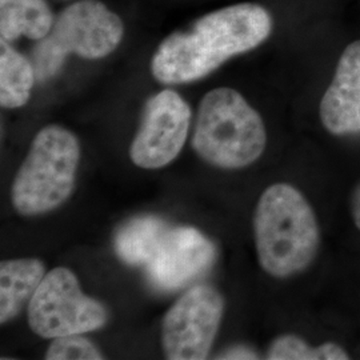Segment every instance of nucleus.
Masks as SVG:
<instances>
[{"label":"nucleus","instance_id":"nucleus-1","mask_svg":"<svg viewBox=\"0 0 360 360\" xmlns=\"http://www.w3.org/2000/svg\"><path fill=\"white\" fill-rule=\"evenodd\" d=\"M272 32L270 13L255 3L229 6L172 32L156 49L151 71L162 84H184L210 75L236 55L260 46Z\"/></svg>","mask_w":360,"mask_h":360},{"label":"nucleus","instance_id":"nucleus-2","mask_svg":"<svg viewBox=\"0 0 360 360\" xmlns=\"http://www.w3.org/2000/svg\"><path fill=\"white\" fill-rule=\"evenodd\" d=\"M259 264L274 278L306 270L318 254L319 226L312 207L295 187L278 183L262 193L254 215Z\"/></svg>","mask_w":360,"mask_h":360},{"label":"nucleus","instance_id":"nucleus-3","mask_svg":"<svg viewBox=\"0 0 360 360\" xmlns=\"http://www.w3.org/2000/svg\"><path fill=\"white\" fill-rule=\"evenodd\" d=\"M267 143L260 115L229 87L207 92L199 104L193 147L215 167L238 169L257 162Z\"/></svg>","mask_w":360,"mask_h":360},{"label":"nucleus","instance_id":"nucleus-4","mask_svg":"<svg viewBox=\"0 0 360 360\" xmlns=\"http://www.w3.org/2000/svg\"><path fill=\"white\" fill-rule=\"evenodd\" d=\"M80 159L77 136L60 126L40 129L16 172L13 205L26 217L62 206L72 193Z\"/></svg>","mask_w":360,"mask_h":360},{"label":"nucleus","instance_id":"nucleus-5","mask_svg":"<svg viewBox=\"0 0 360 360\" xmlns=\"http://www.w3.org/2000/svg\"><path fill=\"white\" fill-rule=\"evenodd\" d=\"M124 35L122 19L99 0H80L55 19L47 37L38 40L31 62L37 80L55 77L71 53L102 59L115 51Z\"/></svg>","mask_w":360,"mask_h":360},{"label":"nucleus","instance_id":"nucleus-6","mask_svg":"<svg viewBox=\"0 0 360 360\" xmlns=\"http://www.w3.org/2000/svg\"><path fill=\"white\" fill-rule=\"evenodd\" d=\"M105 322L103 304L84 295L74 272L65 267L46 274L28 304L31 330L46 339L86 334Z\"/></svg>","mask_w":360,"mask_h":360},{"label":"nucleus","instance_id":"nucleus-7","mask_svg":"<svg viewBox=\"0 0 360 360\" xmlns=\"http://www.w3.org/2000/svg\"><path fill=\"white\" fill-rule=\"evenodd\" d=\"M224 311L223 296L208 285L187 291L168 309L162 330L166 358L206 359L218 334Z\"/></svg>","mask_w":360,"mask_h":360},{"label":"nucleus","instance_id":"nucleus-8","mask_svg":"<svg viewBox=\"0 0 360 360\" xmlns=\"http://www.w3.org/2000/svg\"><path fill=\"white\" fill-rule=\"evenodd\" d=\"M190 122L191 108L178 92L163 90L151 96L129 148L132 163L146 169L169 165L186 143Z\"/></svg>","mask_w":360,"mask_h":360},{"label":"nucleus","instance_id":"nucleus-9","mask_svg":"<svg viewBox=\"0 0 360 360\" xmlns=\"http://www.w3.org/2000/svg\"><path fill=\"white\" fill-rule=\"evenodd\" d=\"M215 257V245L196 229H168L146 264L147 278L158 290H179L206 272Z\"/></svg>","mask_w":360,"mask_h":360},{"label":"nucleus","instance_id":"nucleus-10","mask_svg":"<svg viewBox=\"0 0 360 360\" xmlns=\"http://www.w3.org/2000/svg\"><path fill=\"white\" fill-rule=\"evenodd\" d=\"M323 126L334 135L360 132V40L342 53L321 102Z\"/></svg>","mask_w":360,"mask_h":360},{"label":"nucleus","instance_id":"nucleus-11","mask_svg":"<svg viewBox=\"0 0 360 360\" xmlns=\"http://www.w3.org/2000/svg\"><path fill=\"white\" fill-rule=\"evenodd\" d=\"M44 264L39 259H13L0 264V323L10 322L30 304L43 278Z\"/></svg>","mask_w":360,"mask_h":360},{"label":"nucleus","instance_id":"nucleus-12","mask_svg":"<svg viewBox=\"0 0 360 360\" xmlns=\"http://www.w3.org/2000/svg\"><path fill=\"white\" fill-rule=\"evenodd\" d=\"M55 19L46 0H0V35L7 41L20 37L40 40Z\"/></svg>","mask_w":360,"mask_h":360},{"label":"nucleus","instance_id":"nucleus-13","mask_svg":"<svg viewBox=\"0 0 360 360\" xmlns=\"http://www.w3.org/2000/svg\"><path fill=\"white\" fill-rule=\"evenodd\" d=\"M167 231V223L156 217L132 219L116 233V254L127 264L146 266Z\"/></svg>","mask_w":360,"mask_h":360},{"label":"nucleus","instance_id":"nucleus-14","mask_svg":"<svg viewBox=\"0 0 360 360\" xmlns=\"http://www.w3.org/2000/svg\"><path fill=\"white\" fill-rule=\"evenodd\" d=\"M37 79L35 68L10 41L0 40V104L4 108H19L28 102Z\"/></svg>","mask_w":360,"mask_h":360},{"label":"nucleus","instance_id":"nucleus-15","mask_svg":"<svg viewBox=\"0 0 360 360\" xmlns=\"http://www.w3.org/2000/svg\"><path fill=\"white\" fill-rule=\"evenodd\" d=\"M267 359L271 360H346L348 354L335 343H324L319 347H309L303 339L294 335H284L274 340Z\"/></svg>","mask_w":360,"mask_h":360},{"label":"nucleus","instance_id":"nucleus-16","mask_svg":"<svg viewBox=\"0 0 360 360\" xmlns=\"http://www.w3.org/2000/svg\"><path fill=\"white\" fill-rule=\"evenodd\" d=\"M46 359L99 360L103 359V355L86 338L80 335H68L53 339L47 349Z\"/></svg>","mask_w":360,"mask_h":360},{"label":"nucleus","instance_id":"nucleus-17","mask_svg":"<svg viewBox=\"0 0 360 360\" xmlns=\"http://www.w3.org/2000/svg\"><path fill=\"white\" fill-rule=\"evenodd\" d=\"M220 358L221 359H257V356L255 352H252L248 348L236 347L229 349Z\"/></svg>","mask_w":360,"mask_h":360},{"label":"nucleus","instance_id":"nucleus-18","mask_svg":"<svg viewBox=\"0 0 360 360\" xmlns=\"http://www.w3.org/2000/svg\"><path fill=\"white\" fill-rule=\"evenodd\" d=\"M351 211H352L354 221L360 231V183L355 187L351 196Z\"/></svg>","mask_w":360,"mask_h":360}]
</instances>
